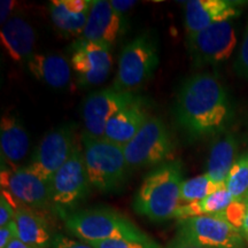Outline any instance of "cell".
Returning <instances> with one entry per match:
<instances>
[{"mask_svg":"<svg viewBox=\"0 0 248 248\" xmlns=\"http://www.w3.org/2000/svg\"><path fill=\"white\" fill-rule=\"evenodd\" d=\"M175 117L179 128L197 139L225 130L233 117V108L228 92L216 76L195 74L179 89Z\"/></svg>","mask_w":248,"mask_h":248,"instance_id":"1","label":"cell"},{"mask_svg":"<svg viewBox=\"0 0 248 248\" xmlns=\"http://www.w3.org/2000/svg\"><path fill=\"white\" fill-rule=\"evenodd\" d=\"M183 164L170 160L148 172L135 195L132 207L139 215L152 222L173 218L181 202Z\"/></svg>","mask_w":248,"mask_h":248,"instance_id":"2","label":"cell"},{"mask_svg":"<svg viewBox=\"0 0 248 248\" xmlns=\"http://www.w3.org/2000/svg\"><path fill=\"white\" fill-rule=\"evenodd\" d=\"M59 214L68 231L88 244L115 239H152L128 217L110 208H90L75 212L59 210Z\"/></svg>","mask_w":248,"mask_h":248,"instance_id":"3","label":"cell"},{"mask_svg":"<svg viewBox=\"0 0 248 248\" xmlns=\"http://www.w3.org/2000/svg\"><path fill=\"white\" fill-rule=\"evenodd\" d=\"M83 153L90 183L102 193H111L124 185L129 173L123 146L106 138L82 135Z\"/></svg>","mask_w":248,"mask_h":248,"instance_id":"4","label":"cell"},{"mask_svg":"<svg viewBox=\"0 0 248 248\" xmlns=\"http://www.w3.org/2000/svg\"><path fill=\"white\" fill-rule=\"evenodd\" d=\"M159 61V45L154 33L144 32L137 36L121 52L111 88L121 92H135L153 77Z\"/></svg>","mask_w":248,"mask_h":248,"instance_id":"5","label":"cell"},{"mask_svg":"<svg viewBox=\"0 0 248 248\" xmlns=\"http://www.w3.org/2000/svg\"><path fill=\"white\" fill-rule=\"evenodd\" d=\"M123 150L129 168L139 169L168 162L175 146L163 121L151 116Z\"/></svg>","mask_w":248,"mask_h":248,"instance_id":"6","label":"cell"},{"mask_svg":"<svg viewBox=\"0 0 248 248\" xmlns=\"http://www.w3.org/2000/svg\"><path fill=\"white\" fill-rule=\"evenodd\" d=\"M175 239L209 248H245L241 232L217 215L181 219Z\"/></svg>","mask_w":248,"mask_h":248,"instance_id":"7","label":"cell"},{"mask_svg":"<svg viewBox=\"0 0 248 248\" xmlns=\"http://www.w3.org/2000/svg\"><path fill=\"white\" fill-rule=\"evenodd\" d=\"M237 31L232 21L213 24L199 32L186 35V47L195 67L217 66L233 53Z\"/></svg>","mask_w":248,"mask_h":248,"instance_id":"8","label":"cell"},{"mask_svg":"<svg viewBox=\"0 0 248 248\" xmlns=\"http://www.w3.org/2000/svg\"><path fill=\"white\" fill-rule=\"evenodd\" d=\"M48 185L52 203L64 212L79 204L90 194L92 185L86 171L83 148L78 144Z\"/></svg>","mask_w":248,"mask_h":248,"instance_id":"9","label":"cell"},{"mask_svg":"<svg viewBox=\"0 0 248 248\" xmlns=\"http://www.w3.org/2000/svg\"><path fill=\"white\" fill-rule=\"evenodd\" d=\"M1 194L13 203L30 209H45L52 203L49 185L28 167H1Z\"/></svg>","mask_w":248,"mask_h":248,"instance_id":"10","label":"cell"},{"mask_svg":"<svg viewBox=\"0 0 248 248\" xmlns=\"http://www.w3.org/2000/svg\"><path fill=\"white\" fill-rule=\"evenodd\" d=\"M76 145L73 125L59 126L43 137L27 167L43 181L49 183L69 159Z\"/></svg>","mask_w":248,"mask_h":248,"instance_id":"11","label":"cell"},{"mask_svg":"<svg viewBox=\"0 0 248 248\" xmlns=\"http://www.w3.org/2000/svg\"><path fill=\"white\" fill-rule=\"evenodd\" d=\"M140 98L135 92H121L113 88L91 93L83 105L85 132L94 138H104L111 117Z\"/></svg>","mask_w":248,"mask_h":248,"instance_id":"12","label":"cell"},{"mask_svg":"<svg viewBox=\"0 0 248 248\" xmlns=\"http://www.w3.org/2000/svg\"><path fill=\"white\" fill-rule=\"evenodd\" d=\"M70 64L80 86L100 85L107 79L111 67L110 48L78 38L70 47Z\"/></svg>","mask_w":248,"mask_h":248,"instance_id":"13","label":"cell"},{"mask_svg":"<svg viewBox=\"0 0 248 248\" xmlns=\"http://www.w3.org/2000/svg\"><path fill=\"white\" fill-rule=\"evenodd\" d=\"M240 1L231 0H190L184 5L186 35L199 32L213 24L232 21L241 13Z\"/></svg>","mask_w":248,"mask_h":248,"instance_id":"14","label":"cell"},{"mask_svg":"<svg viewBox=\"0 0 248 248\" xmlns=\"http://www.w3.org/2000/svg\"><path fill=\"white\" fill-rule=\"evenodd\" d=\"M124 31V17L111 7L108 0H93L88 22L80 39L111 48Z\"/></svg>","mask_w":248,"mask_h":248,"instance_id":"15","label":"cell"},{"mask_svg":"<svg viewBox=\"0 0 248 248\" xmlns=\"http://www.w3.org/2000/svg\"><path fill=\"white\" fill-rule=\"evenodd\" d=\"M93 0H52L49 17L55 30L66 38L82 36Z\"/></svg>","mask_w":248,"mask_h":248,"instance_id":"16","label":"cell"},{"mask_svg":"<svg viewBox=\"0 0 248 248\" xmlns=\"http://www.w3.org/2000/svg\"><path fill=\"white\" fill-rule=\"evenodd\" d=\"M0 38L5 52L15 62L28 63L35 55V29L23 17H9L1 28Z\"/></svg>","mask_w":248,"mask_h":248,"instance_id":"17","label":"cell"},{"mask_svg":"<svg viewBox=\"0 0 248 248\" xmlns=\"http://www.w3.org/2000/svg\"><path fill=\"white\" fill-rule=\"evenodd\" d=\"M150 117L144 99H138L111 117L107 123L104 138L114 144L125 146Z\"/></svg>","mask_w":248,"mask_h":248,"instance_id":"18","label":"cell"},{"mask_svg":"<svg viewBox=\"0 0 248 248\" xmlns=\"http://www.w3.org/2000/svg\"><path fill=\"white\" fill-rule=\"evenodd\" d=\"M31 75L53 89H66L71 82V64L62 55L35 53L27 63Z\"/></svg>","mask_w":248,"mask_h":248,"instance_id":"19","label":"cell"},{"mask_svg":"<svg viewBox=\"0 0 248 248\" xmlns=\"http://www.w3.org/2000/svg\"><path fill=\"white\" fill-rule=\"evenodd\" d=\"M29 136L21 121L15 115H4L0 122L1 161L12 168L22 161L29 152Z\"/></svg>","mask_w":248,"mask_h":248,"instance_id":"20","label":"cell"},{"mask_svg":"<svg viewBox=\"0 0 248 248\" xmlns=\"http://www.w3.org/2000/svg\"><path fill=\"white\" fill-rule=\"evenodd\" d=\"M238 139L232 133H228L214 142L210 148L207 171L214 182L225 184L226 178L235 162V155L238 152Z\"/></svg>","mask_w":248,"mask_h":248,"instance_id":"21","label":"cell"},{"mask_svg":"<svg viewBox=\"0 0 248 248\" xmlns=\"http://www.w3.org/2000/svg\"><path fill=\"white\" fill-rule=\"evenodd\" d=\"M14 221L17 228V238L30 246L47 248L53 239L47 223L32 209L20 206L15 213Z\"/></svg>","mask_w":248,"mask_h":248,"instance_id":"22","label":"cell"},{"mask_svg":"<svg viewBox=\"0 0 248 248\" xmlns=\"http://www.w3.org/2000/svg\"><path fill=\"white\" fill-rule=\"evenodd\" d=\"M232 201H233V198L230 192L226 190V187L222 188L202 200L179 204L173 218L181 221V219L191 218V217L215 215L228 208Z\"/></svg>","mask_w":248,"mask_h":248,"instance_id":"23","label":"cell"},{"mask_svg":"<svg viewBox=\"0 0 248 248\" xmlns=\"http://www.w3.org/2000/svg\"><path fill=\"white\" fill-rule=\"evenodd\" d=\"M222 188H225V184L214 182L208 175L203 173L197 177L183 181L181 187V201L188 203L202 200Z\"/></svg>","mask_w":248,"mask_h":248,"instance_id":"24","label":"cell"},{"mask_svg":"<svg viewBox=\"0 0 248 248\" xmlns=\"http://www.w3.org/2000/svg\"><path fill=\"white\" fill-rule=\"evenodd\" d=\"M225 187L233 200L244 201L248 192V153L240 155L235 160L226 178Z\"/></svg>","mask_w":248,"mask_h":248,"instance_id":"25","label":"cell"},{"mask_svg":"<svg viewBox=\"0 0 248 248\" xmlns=\"http://www.w3.org/2000/svg\"><path fill=\"white\" fill-rule=\"evenodd\" d=\"M247 213V204L245 201H237L233 200L232 202L229 204V207L226 209L223 210V212L215 214V215L219 216L221 218L224 219L231 224L233 228L237 229L241 232V229H243L245 217H246Z\"/></svg>","mask_w":248,"mask_h":248,"instance_id":"26","label":"cell"},{"mask_svg":"<svg viewBox=\"0 0 248 248\" xmlns=\"http://www.w3.org/2000/svg\"><path fill=\"white\" fill-rule=\"evenodd\" d=\"M93 248H161V246L153 239L147 241L115 239L99 241V243L90 244Z\"/></svg>","mask_w":248,"mask_h":248,"instance_id":"27","label":"cell"},{"mask_svg":"<svg viewBox=\"0 0 248 248\" xmlns=\"http://www.w3.org/2000/svg\"><path fill=\"white\" fill-rule=\"evenodd\" d=\"M234 70L241 78L248 80V21L239 53L234 62Z\"/></svg>","mask_w":248,"mask_h":248,"instance_id":"28","label":"cell"},{"mask_svg":"<svg viewBox=\"0 0 248 248\" xmlns=\"http://www.w3.org/2000/svg\"><path fill=\"white\" fill-rule=\"evenodd\" d=\"M16 208L4 194L0 197V228L7 225L8 223L14 221Z\"/></svg>","mask_w":248,"mask_h":248,"instance_id":"29","label":"cell"},{"mask_svg":"<svg viewBox=\"0 0 248 248\" xmlns=\"http://www.w3.org/2000/svg\"><path fill=\"white\" fill-rule=\"evenodd\" d=\"M52 248H93L84 241H78L64 234H57L52 241Z\"/></svg>","mask_w":248,"mask_h":248,"instance_id":"30","label":"cell"},{"mask_svg":"<svg viewBox=\"0 0 248 248\" xmlns=\"http://www.w3.org/2000/svg\"><path fill=\"white\" fill-rule=\"evenodd\" d=\"M17 238V228L15 221L0 228V248H7L12 240Z\"/></svg>","mask_w":248,"mask_h":248,"instance_id":"31","label":"cell"},{"mask_svg":"<svg viewBox=\"0 0 248 248\" xmlns=\"http://www.w3.org/2000/svg\"><path fill=\"white\" fill-rule=\"evenodd\" d=\"M110 5L117 14L124 17V14L128 13L130 9L136 5V1H131V0H129V1H126V0H124V1L123 0H110Z\"/></svg>","mask_w":248,"mask_h":248,"instance_id":"32","label":"cell"},{"mask_svg":"<svg viewBox=\"0 0 248 248\" xmlns=\"http://www.w3.org/2000/svg\"><path fill=\"white\" fill-rule=\"evenodd\" d=\"M0 22H1L2 26L7 22L9 20V15H11L12 11H13L15 1H12V0H2L0 2Z\"/></svg>","mask_w":248,"mask_h":248,"instance_id":"33","label":"cell"},{"mask_svg":"<svg viewBox=\"0 0 248 248\" xmlns=\"http://www.w3.org/2000/svg\"><path fill=\"white\" fill-rule=\"evenodd\" d=\"M167 248H209V247L197 246V245H192L188 243H184V241H179L177 239H173L171 243L168 245V247Z\"/></svg>","mask_w":248,"mask_h":248,"instance_id":"34","label":"cell"},{"mask_svg":"<svg viewBox=\"0 0 248 248\" xmlns=\"http://www.w3.org/2000/svg\"><path fill=\"white\" fill-rule=\"evenodd\" d=\"M7 248H36V247L30 246V245L23 243V241L18 239V238H15V239H13L11 243H9Z\"/></svg>","mask_w":248,"mask_h":248,"instance_id":"35","label":"cell"},{"mask_svg":"<svg viewBox=\"0 0 248 248\" xmlns=\"http://www.w3.org/2000/svg\"><path fill=\"white\" fill-rule=\"evenodd\" d=\"M245 202L247 204V213H246V217H245L243 229H241V234H243L244 239L248 243V200L245 201Z\"/></svg>","mask_w":248,"mask_h":248,"instance_id":"36","label":"cell"},{"mask_svg":"<svg viewBox=\"0 0 248 248\" xmlns=\"http://www.w3.org/2000/svg\"><path fill=\"white\" fill-rule=\"evenodd\" d=\"M246 200H248V192H247V194H246V197H245V199H244V201H246Z\"/></svg>","mask_w":248,"mask_h":248,"instance_id":"37","label":"cell"}]
</instances>
